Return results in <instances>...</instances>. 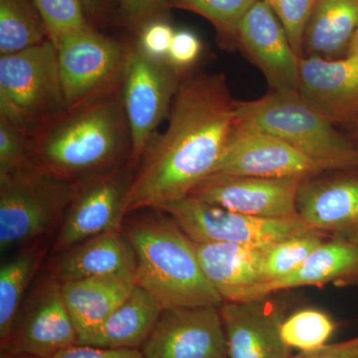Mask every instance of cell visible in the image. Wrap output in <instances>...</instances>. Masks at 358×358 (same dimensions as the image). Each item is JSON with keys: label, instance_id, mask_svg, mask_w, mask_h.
I'll use <instances>...</instances> for the list:
<instances>
[{"label": "cell", "instance_id": "obj_1", "mask_svg": "<svg viewBox=\"0 0 358 358\" xmlns=\"http://www.w3.org/2000/svg\"><path fill=\"white\" fill-rule=\"evenodd\" d=\"M235 105L222 74L182 79L166 129L150 138L134 171L124 216L185 199L213 173L236 122Z\"/></svg>", "mask_w": 358, "mask_h": 358}, {"label": "cell", "instance_id": "obj_2", "mask_svg": "<svg viewBox=\"0 0 358 358\" xmlns=\"http://www.w3.org/2000/svg\"><path fill=\"white\" fill-rule=\"evenodd\" d=\"M131 152L122 81L66 109L32 138L33 164L72 181L129 162Z\"/></svg>", "mask_w": 358, "mask_h": 358}, {"label": "cell", "instance_id": "obj_3", "mask_svg": "<svg viewBox=\"0 0 358 358\" xmlns=\"http://www.w3.org/2000/svg\"><path fill=\"white\" fill-rule=\"evenodd\" d=\"M136 257V284L166 308L220 307L222 296L204 275L196 245L166 212L143 209L124 219Z\"/></svg>", "mask_w": 358, "mask_h": 358}, {"label": "cell", "instance_id": "obj_4", "mask_svg": "<svg viewBox=\"0 0 358 358\" xmlns=\"http://www.w3.org/2000/svg\"><path fill=\"white\" fill-rule=\"evenodd\" d=\"M235 113L237 121L277 136L324 171L358 164L357 152L333 122L299 92L273 90L258 100L236 102Z\"/></svg>", "mask_w": 358, "mask_h": 358}, {"label": "cell", "instance_id": "obj_5", "mask_svg": "<svg viewBox=\"0 0 358 358\" xmlns=\"http://www.w3.org/2000/svg\"><path fill=\"white\" fill-rule=\"evenodd\" d=\"M75 192V181L36 164L0 176V250L40 243L60 227Z\"/></svg>", "mask_w": 358, "mask_h": 358}, {"label": "cell", "instance_id": "obj_6", "mask_svg": "<svg viewBox=\"0 0 358 358\" xmlns=\"http://www.w3.org/2000/svg\"><path fill=\"white\" fill-rule=\"evenodd\" d=\"M65 110L58 52L51 40L0 56V117L33 138Z\"/></svg>", "mask_w": 358, "mask_h": 358}, {"label": "cell", "instance_id": "obj_7", "mask_svg": "<svg viewBox=\"0 0 358 358\" xmlns=\"http://www.w3.org/2000/svg\"><path fill=\"white\" fill-rule=\"evenodd\" d=\"M182 74L167 61L148 57L136 41L127 43L122 95L131 138L129 164L134 169L159 124L169 117Z\"/></svg>", "mask_w": 358, "mask_h": 358}, {"label": "cell", "instance_id": "obj_8", "mask_svg": "<svg viewBox=\"0 0 358 358\" xmlns=\"http://www.w3.org/2000/svg\"><path fill=\"white\" fill-rule=\"evenodd\" d=\"M157 209L169 214L194 243H233L267 249L286 238L312 229L299 216L255 217L190 196Z\"/></svg>", "mask_w": 358, "mask_h": 358}, {"label": "cell", "instance_id": "obj_9", "mask_svg": "<svg viewBox=\"0 0 358 358\" xmlns=\"http://www.w3.org/2000/svg\"><path fill=\"white\" fill-rule=\"evenodd\" d=\"M136 169L129 162L75 181V192L59 227L54 251L60 253L85 240L122 230L124 199Z\"/></svg>", "mask_w": 358, "mask_h": 358}, {"label": "cell", "instance_id": "obj_10", "mask_svg": "<svg viewBox=\"0 0 358 358\" xmlns=\"http://www.w3.org/2000/svg\"><path fill=\"white\" fill-rule=\"evenodd\" d=\"M56 48L66 109L122 81L127 43L102 34L93 26L66 33Z\"/></svg>", "mask_w": 358, "mask_h": 358}, {"label": "cell", "instance_id": "obj_11", "mask_svg": "<svg viewBox=\"0 0 358 358\" xmlns=\"http://www.w3.org/2000/svg\"><path fill=\"white\" fill-rule=\"evenodd\" d=\"M78 343L61 282L48 272L25 299L1 350L25 358H52Z\"/></svg>", "mask_w": 358, "mask_h": 358}, {"label": "cell", "instance_id": "obj_12", "mask_svg": "<svg viewBox=\"0 0 358 358\" xmlns=\"http://www.w3.org/2000/svg\"><path fill=\"white\" fill-rule=\"evenodd\" d=\"M324 171L289 143L236 120L225 152L212 173L306 179Z\"/></svg>", "mask_w": 358, "mask_h": 358}, {"label": "cell", "instance_id": "obj_13", "mask_svg": "<svg viewBox=\"0 0 358 358\" xmlns=\"http://www.w3.org/2000/svg\"><path fill=\"white\" fill-rule=\"evenodd\" d=\"M141 350L145 358H228L219 308H164Z\"/></svg>", "mask_w": 358, "mask_h": 358}, {"label": "cell", "instance_id": "obj_14", "mask_svg": "<svg viewBox=\"0 0 358 358\" xmlns=\"http://www.w3.org/2000/svg\"><path fill=\"white\" fill-rule=\"evenodd\" d=\"M301 180L212 173L188 196L255 217H294L298 216L296 195Z\"/></svg>", "mask_w": 358, "mask_h": 358}, {"label": "cell", "instance_id": "obj_15", "mask_svg": "<svg viewBox=\"0 0 358 358\" xmlns=\"http://www.w3.org/2000/svg\"><path fill=\"white\" fill-rule=\"evenodd\" d=\"M235 41L262 71L271 88L299 92L301 57L294 53L284 26L262 0L240 21Z\"/></svg>", "mask_w": 358, "mask_h": 358}, {"label": "cell", "instance_id": "obj_16", "mask_svg": "<svg viewBox=\"0 0 358 358\" xmlns=\"http://www.w3.org/2000/svg\"><path fill=\"white\" fill-rule=\"evenodd\" d=\"M227 338L228 358H291L282 338L285 313L268 296L224 301L219 307Z\"/></svg>", "mask_w": 358, "mask_h": 358}, {"label": "cell", "instance_id": "obj_17", "mask_svg": "<svg viewBox=\"0 0 358 358\" xmlns=\"http://www.w3.org/2000/svg\"><path fill=\"white\" fill-rule=\"evenodd\" d=\"M358 281V234L329 235L294 272L274 281L261 282L236 301L256 300L284 289Z\"/></svg>", "mask_w": 358, "mask_h": 358}, {"label": "cell", "instance_id": "obj_18", "mask_svg": "<svg viewBox=\"0 0 358 358\" xmlns=\"http://www.w3.org/2000/svg\"><path fill=\"white\" fill-rule=\"evenodd\" d=\"M299 93L331 122L358 110V57L300 58Z\"/></svg>", "mask_w": 358, "mask_h": 358}, {"label": "cell", "instance_id": "obj_19", "mask_svg": "<svg viewBox=\"0 0 358 358\" xmlns=\"http://www.w3.org/2000/svg\"><path fill=\"white\" fill-rule=\"evenodd\" d=\"M315 178L299 186V217L326 234H358V178Z\"/></svg>", "mask_w": 358, "mask_h": 358}, {"label": "cell", "instance_id": "obj_20", "mask_svg": "<svg viewBox=\"0 0 358 358\" xmlns=\"http://www.w3.org/2000/svg\"><path fill=\"white\" fill-rule=\"evenodd\" d=\"M136 257L134 247L122 230H113L85 240L60 252L51 263V273L59 282H65L136 275Z\"/></svg>", "mask_w": 358, "mask_h": 358}, {"label": "cell", "instance_id": "obj_21", "mask_svg": "<svg viewBox=\"0 0 358 358\" xmlns=\"http://www.w3.org/2000/svg\"><path fill=\"white\" fill-rule=\"evenodd\" d=\"M136 285V275L61 282L66 307L79 336L78 345H83L95 333L110 313L128 298Z\"/></svg>", "mask_w": 358, "mask_h": 358}, {"label": "cell", "instance_id": "obj_22", "mask_svg": "<svg viewBox=\"0 0 358 358\" xmlns=\"http://www.w3.org/2000/svg\"><path fill=\"white\" fill-rule=\"evenodd\" d=\"M200 265L224 301H235L262 282L264 250L233 243H195Z\"/></svg>", "mask_w": 358, "mask_h": 358}, {"label": "cell", "instance_id": "obj_23", "mask_svg": "<svg viewBox=\"0 0 358 358\" xmlns=\"http://www.w3.org/2000/svg\"><path fill=\"white\" fill-rule=\"evenodd\" d=\"M164 306L157 298L136 285L121 305L83 343L108 348H140L157 324Z\"/></svg>", "mask_w": 358, "mask_h": 358}, {"label": "cell", "instance_id": "obj_24", "mask_svg": "<svg viewBox=\"0 0 358 358\" xmlns=\"http://www.w3.org/2000/svg\"><path fill=\"white\" fill-rule=\"evenodd\" d=\"M358 28V0H315L303 37L308 56L333 59L348 48Z\"/></svg>", "mask_w": 358, "mask_h": 358}, {"label": "cell", "instance_id": "obj_25", "mask_svg": "<svg viewBox=\"0 0 358 358\" xmlns=\"http://www.w3.org/2000/svg\"><path fill=\"white\" fill-rule=\"evenodd\" d=\"M46 247L40 243L25 247L0 268V341L1 345L13 331L16 317L25 301L26 292L40 264Z\"/></svg>", "mask_w": 358, "mask_h": 358}, {"label": "cell", "instance_id": "obj_26", "mask_svg": "<svg viewBox=\"0 0 358 358\" xmlns=\"http://www.w3.org/2000/svg\"><path fill=\"white\" fill-rule=\"evenodd\" d=\"M48 39L34 0H0V56L26 50Z\"/></svg>", "mask_w": 358, "mask_h": 358}, {"label": "cell", "instance_id": "obj_27", "mask_svg": "<svg viewBox=\"0 0 358 358\" xmlns=\"http://www.w3.org/2000/svg\"><path fill=\"white\" fill-rule=\"evenodd\" d=\"M327 237L326 233L310 229L286 238L264 250L261 265L262 282L292 274Z\"/></svg>", "mask_w": 358, "mask_h": 358}, {"label": "cell", "instance_id": "obj_28", "mask_svg": "<svg viewBox=\"0 0 358 358\" xmlns=\"http://www.w3.org/2000/svg\"><path fill=\"white\" fill-rule=\"evenodd\" d=\"M336 329V322L327 313L305 308L285 319L281 334L289 348L308 352L327 345Z\"/></svg>", "mask_w": 358, "mask_h": 358}, {"label": "cell", "instance_id": "obj_29", "mask_svg": "<svg viewBox=\"0 0 358 358\" xmlns=\"http://www.w3.org/2000/svg\"><path fill=\"white\" fill-rule=\"evenodd\" d=\"M171 7L206 18L222 38L235 40L238 24L258 0H169Z\"/></svg>", "mask_w": 358, "mask_h": 358}, {"label": "cell", "instance_id": "obj_30", "mask_svg": "<svg viewBox=\"0 0 358 358\" xmlns=\"http://www.w3.org/2000/svg\"><path fill=\"white\" fill-rule=\"evenodd\" d=\"M34 2L46 25L49 39L55 46L66 33L91 25L81 0H34Z\"/></svg>", "mask_w": 358, "mask_h": 358}, {"label": "cell", "instance_id": "obj_31", "mask_svg": "<svg viewBox=\"0 0 358 358\" xmlns=\"http://www.w3.org/2000/svg\"><path fill=\"white\" fill-rule=\"evenodd\" d=\"M31 145V136L0 117V176L33 164Z\"/></svg>", "mask_w": 358, "mask_h": 358}, {"label": "cell", "instance_id": "obj_32", "mask_svg": "<svg viewBox=\"0 0 358 358\" xmlns=\"http://www.w3.org/2000/svg\"><path fill=\"white\" fill-rule=\"evenodd\" d=\"M277 16L288 35L294 53L301 57L303 37L312 14L313 0H262Z\"/></svg>", "mask_w": 358, "mask_h": 358}, {"label": "cell", "instance_id": "obj_33", "mask_svg": "<svg viewBox=\"0 0 358 358\" xmlns=\"http://www.w3.org/2000/svg\"><path fill=\"white\" fill-rule=\"evenodd\" d=\"M122 24L138 35L145 25L169 20L171 7L169 0H117Z\"/></svg>", "mask_w": 358, "mask_h": 358}, {"label": "cell", "instance_id": "obj_34", "mask_svg": "<svg viewBox=\"0 0 358 358\" xmlns=\"http://www.w3.org/2000/svg\"><path fill=\"white\" fill-rule=\"evenodd\" d=\"M173 26L167 20H157L145 25L136 36L141 51L155 60L166 61L174 36Z\"/></svg>", "mask_w": 358, "mask_h": 358}, {"label": "cell", "instance_id": "obj_35", "mask_svg": "<svg viewBox=\"0 0 358 358\" xmlns=\"http://www.w3.org/2000/svg\"><path fill=\"white\" fill-rule=\"evenodd\" d=\"M202 49L201 40L195 33L189 30H178L174 33L166 61L183 74L199 61Z\"/></svg>", "mask_w": 358, "mask_h": 358}, {"label": "cell", "instance_id": "obj_36", "mask_svg": "<svg viewBox=\"0 0 358 358\" xmlns=\"http://www.w3.org/2000/svg\"><path fill=\"white\" fill-rule=\"evenodd\" d=\"M52 358H145L138 348H108L76 345L66 348Z\"/></svg>", "mask_w": 358, "mask_h": 358}, {"label": "cell", "instance_id": "obj_37", "mask_svg": "<svg viewBox=\"0 0 358 358\" xmlns=\"http://www.w3.org/2000/svg\"><path fill=\"white\" fill-rule=\"evenodd\" d=\"M291 358H358V336L341 343H327L315 350L301 352Z\"/></svg>", "mask_w": 358, "mask_h": 358}, {"label": "cell", "instance_id": "obj_38", "mask_svg": "<svg viewBox=\"0 0 358 358\" xmlns=\"http://www.w3.org/2000/svg\"><path fill=\"white\" fill-rule=\"evenodd\" d=\"M87 17L96 24H103L110 16V0H81Z\"/></svg>", "mask_w": 358, "mask_h": 358}, {"label": "cell", "instance_id": "obj_39", "mask_svg": "<svg viewBox=\"0 0 358 358\" xmlns=\"http://www.w3.org/2000/svg\"><path fill=\"white\" fill-rule=\"evenodd\" d=\"M348 56L358 57V28L348 47Z\"/></svg>", "mask_w": 358, "mask_h": 358}, {"label": "cell", "instance_id": "obj_40", "mask_svg": "<svg viewBox=\"0 0 358 358\" xmlns=\"http://www.w3.org/2000/svg\"><path fill=\"white\" fill-rule=\"evenodd\" d=\"M0 358H25L20 357V355H13V353L6 352V350H1L0 353Z\"/></svg>", "mask_w": 358, "mask_h": 358}, {"label": "cell", "instance_id": "obj_41", "mask_svg": "<svg viewBox=\"0 0 358 358\" xmlns=\"http://www.w3.org/2000/svg\"><path fill=\"white\" fill-rule=\"evenodd\" d=\"M313 1H315V0H313Z\"/></svg>", "mask_w": 358, "mask_h": 358}]
</instances>
